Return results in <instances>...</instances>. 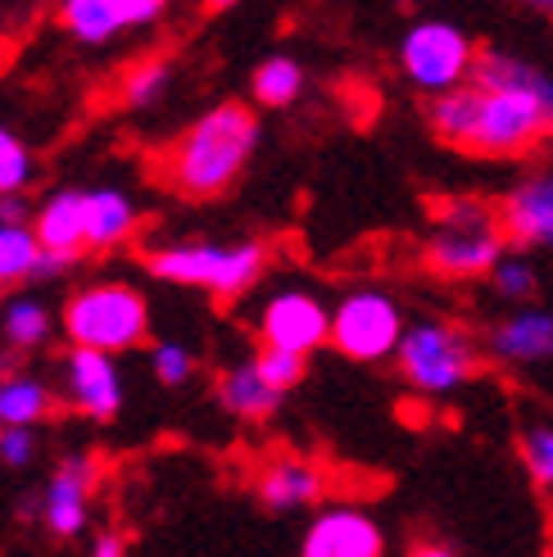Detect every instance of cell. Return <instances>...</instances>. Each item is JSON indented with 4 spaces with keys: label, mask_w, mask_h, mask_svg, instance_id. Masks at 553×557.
Instances as JSON below:
<instances>
[{
    "label": "cell",
    "mask_w": 553,
    "mask_h": 557,
    "mask_svg": "<svg viewBox=\"0 0 553 557\" xmlns=\"http://www.w3.org/2000/svg\"><path fill=\"white\" fill-rule=\"evenodd\" d=\"M427 123L440 141L463 154L521 159L553 136V109L531 91L463 82L445 96H431Z\"/></svg>",
    "instance_id": "6da1fadb"
},
{
    "label": "cell",
    "mask_w": 553,
    "mask_h": 557,
    "mask_svg": "<svg viewBox=\"0 0 553 557\" xmlns=\"http://www.w3.org/2000/svg\"><path fill=\"white\" fill-rule=\"evenodd\" d=\"M259 146V119L245 104L228 100L200 114L163 154V177L186 200H213L223 195L250 163Z\"/></svg>",
    "instance_id": "7a4b0ae2"
},
{
    "label": "cell",
    "mask_w": 553,
    "mask_h": 557,
    "mask_svg": "<svg viewBox=\"0 0 553 557\" xmlns=\"http://www.w3.org/2000/svg\"><path fill=\"white\" fill-rule=\"evenodd\" d=\"M508 245L513 240L500 209H490L486 200H450L435 213L422 259L440 282H477V276H490V268L508 255Z\"/></svg>",
    "instance_id": "3957f363"
},
{
    "label": "cell",
    "mask_w": 553,
    "mask_h": 557,
    "mask_svg": "<svg viewBox=\"0 0 553 557\" xmlns=\"http://www.w3.org/2000/svg\"><path fill=\"white\" fill-rule=\"evenodd\" d=\"M268 263V249L259 240H241V245H213V240H182V245H163L146 255V268L159 282L173 286H196L218 299H236L250 290Z\"/></svg>",
    "instance_id": "277c9868"
},
{
    "label": "cell",
    "mask_w": 553,
    "mask_h": 557,
    "mask_svg": "<svg viewBox=\"0 0 553 557\" xmlns=\"http://www.w3.org/2000/svg\"><path fill=\"white\" fill-rule=\"evenodd\" d=\"M395 363H400V376L408 381V389L431 395V399H445V395H458L463 385L477 381L481 349L463 326L427 318V322H413L404 331V341L395 349Z\"/></svg>",
    "instance_id": "5b68a950"
},
{
    "label": "cell",
    "mask_w": 553,
    "mask_h": 557,
    "mask_svg": "<svg viewBox=\"0 0 553 557\" xmlns=\"http://www.w3.org/2000/svg\"><path fill=\"white\" fill-rule=\"evenodd\" d=\"M64 336L73 345H91V349H109L123 354L132 345L146 341L150 331V304L142 299V290H132L123 282H96L87 290H77L64 304Z\"/></svg>",
    "instance_id": "8992f818"
},
{
    "label": "cell",
    "mask_w": 553,
    "mask_h": 557,
    "mask_svg": "<svg viewBox=\"0 0 553 557\" xmlns=\"http://www.w3.org/2000/svg\"><path fill=\"white\" fill-rule=\"evenodd\" d=\"M477 46L450 18H418L400 37V73L408 77V87H418L427 96H445L463 82H472L477 69Z\"/></svg>",
    "instance_id": "52a82bcc"
},
{
    "label": "cell",
    "mask_w": 553,
    "mask_h": 557,
    "mask_svg": "<svg viewBox=\"0 0 553 557\" xmlns=\"http://www.w3.org/2000/svg\"><path fill=\"white\" fill-rule=\"evenodd\" d=\"M404 331L408 322H404L400 299L372 286L349 290L331 309V349L354 358V363H385V358H395Z\"/></svg>",
    "instance_id": "ba28073f"
},
{
    "label": "cell",
    "mask_w": 553,
    "mask_h": 557,
    "mask_svg": "<svg viewBox=\"0 0 553 557\" xmlns=\"http://www.w3.org/2000/svg\"><path fill=\"white\" fill-rule=\"evenodd\" d=\"M259 336H263V345L314 354V349L331 345V309L314 290H299V286L276 290V295H268L263 313H259Z\"/></svg>",
    "instance_id": "9c48e42d"
},
{
    "label": "cell",
    "mask_w": 553,
    "mask_h": 557,
    "mask_svg": "<svg viewBox=\"0 0 553 557\" xmlns=\"http://www.w3.org/2000/svg\"><path fill=\"white\" fill-rule=\"evenodd\" d=\"M299 557H385V531L368 508H322L299 540Z\"/></svg>",
    "instance_id": "30bf717a"
},
{
    "label": "cell",
    "mask_w": 553,
    "mask_h": 557,
    "mask_svg": "<svg viewBox=\"0 0 553 557\" xmlns=\"http://www.w3.org/2000/svg\"><path fill=\"white\" fill-rule=\"evenodd\" d=\"M169 0H60V27L82 46H109L132 27L163 18Z\"/></svg>",
    "instance_id": "8fae6325"
},
{
    "label": "cell",
    "mask_w": 553,
    "mask_h": 557,
    "mask_svg": "<svg viewBox=\"0 0 553 557\" xmlns=\"http://www.w3.org/2000/svg\"><path fill=\"white\" fill-rule=\"evenodd\" d=\"M64 395L77 412L109 422L123 408V372L114 363L109 349H91V345H73L64 354Z\"/></svg>",
    "instance_id": "7c38bea8"
},
{
    "label": "cell",
    "mask_w": 553,
    "mask_h": 557,
    "mask_svg": "<svg viewBox=\"0 0 553 557\" xmlns=\"http://www.w3.org/2000/svg\"><path fill=\"white\" fill-rule=\"evenodd\" d=\"M490 358L504 368H540L553 363V309L540 304H517L508 318H500L486 336Z\"/></svg>",
    "instance_id": "4fadbf2b"
},
{
    "label": "cell",
    "mask_w": 553,
    "mask_h": 557,
    "mask_svg": "<svg viewBox=\"0 0 553 557\" xmlns=\"http://www.w3.org/2000/svg\"><path fill=\"white\" fill-rule=\"evenodd\" d=\"M504 232L517 249H553V169L527 173L500 200Z\"/></svg>",
    "instance_id": "5bb4252c"
},
{
    "label": "cell",
    "mask_w": 553,
    "mask_h": 557,
    "mask_svg": "<svg viewBox=\"0 0 553 557\" xmlns=\"http://www.w3.org/2000/svg\"><path fill=\"white\" fill-rule=\"evenodd\" d=\"M91 485H96V462L91 458H64L54 467V476L46 485L41 498V517H46V531L54 540H73L82 525H87L91 512Z\"/></svg>",
    "instance_id": "9a60e30c"
},
{
    "label": "cell",
    "mask_w": 553,
    "mask_h": 557,
    "mask_svg": "<svg viewBox=\"0 0 553 557\" xmlns=\"http://www.w3.org/2000/svg\"><path fill=\"white\" fill-rule=\"evenodd\" d=\"M33 232L41 240V249H54V255L82 259L91 255L87 245V190L82 186H64L41 200V209L33 213Z\"/></svg>",
    "instance_id": "2e32d148"
},
{
    "label": "cell",
    "mask_w": 553,
    "mask_h": 557,
    "mask_svg": "<svg viewBox=\"0 0 553 557\" xmlns=\"http://www.w3.org/2000/svg\"><path fill=\"white\" fill-rule=\"evenodd\" d=\"M322 490H327V476L304 458H276V462L263 467V476H259V498L272 512L309 508L322 498Z\"/></svg>",
    "instance_id": "e0dca14e"
},
{
    "label": "cell",
    "mask_w": 553,
    "mask_h": 557,
    "mask_svg": "<svg viewBox=\"0 0 553 557\" xmlns=\"http://www.w3.org/2000/svg\"><path fill=\"white\" fill-rule=\"evenodd\" d=\"M282 395L286 389H276L255 368V358L232 368V372H223V381H218V404H223L232 417H241V422H268V417L282 408Z\"/></svg>",
    "instance_id": "ac0fdd59"
},
{
    "label": "cell",
    "mask_w": 553,
    "mask_h": 557,
    "mask_svg": "<svg viewBox=\"0 0 553 557\" xmlns=\"http://www.w3.org/2000/svg\"><path fill=\"white\" fill-rule=\"evenodd\" d=\"M472 82H481V87H508V91H531L540 96L549 109H553V77L531 64L527 54H513V50H500L490 46L477 54V69H472Z\"/></svg>",
    "instance_id": "d6986e66"
},
{
    "label": "cell",
    "mask_w": 553,
    "mask_h": 557,
    "mask_svg": "<svg viewBox=\"0 0 553 557\" xmlns=\"http://www.w3.org/2000/svg\"><path fill=\"white\" fill-rule=\"evenodd\" d=\"M136 232V205L119 186H91L87 190V245L114 249Z\"/></svg>",
    "instance_id": "ffe728a7"
},
{
    "label": "cell",
    "mask_w": 553,
    "mask_h": 557,
    "mask_svg": "<svg viewBox=\"0 0 553 557\" xmlns=\"http://www.w3.org/2000/svg\"><path fill=\"white\" fill-rule=\"evenodd\" d=\"M41 263V240L33 222H0V290L37 276Z\"/></svg>",
    "instance_id": "44dd1931"
},
{
    "label": "cell",
    "mask_w": 553,
    "mask_h": 557,
    "mask_svg": "<svg viewBox=\"0 0 553 557\" xmlns=\"http://www.w3.org/2000/svg\"><path fill=\"white\" fill-rule=\"evenodd\" d=\"M50 408H54V395L46 389V381H37V376L0 381V417H5L10 426H37L50 417Z\"/></svg>",
    "instance_id": "7402d4cb"
},
{
    "label": "cell",
    "mask_w": 553,
    "mask_h": 557,
    "mask_svg": "<svg viewBox=\"0 0 553 557\" xmlns=\"http://www.w3.org/2000/svg\"><path fill=\"white\" fill-rule=\"evenodd\" d=\"M250 91L263 109H286L299 100L304 91V69L299 60H291V54H272V60H263L255 69V82H250Z\"/></svg>",
    "instance_id": "603a6c76"
},
{
    "label": "cell",
    "mask_w": 553,
    "mask_h": 557,
    "mask_svg": "<svg viewBox=\"0 0 553 557\" xmlns=\"http://www.w3.org/2000/svg\"><path fill=\"white\" fill-rule=\"evenodd\" d=\"M0 331H5V341L14 349H41L50 341V313H46V304L33 299V295L10 299L5 309H0Z\"/></svg>",
    "instance_id": "cb8c5ba5"
},
{
    "label": "cell",
    "mask_w": 553,
    "mask_h": 557,
    "mask_svg": "<svg viewBox=\"0 0 553 557\" xmlns=\"http://www.w3.org/2000/svg\"><path fill=\"white\" fill-rule=\"evenodd\" d=\"M490 286L504 304H531L536 290H540V272H536V263L527 255L508 249V255L490 268Z\"/></svg>",
    "instance_id": "d4e9b609"
},
{
    "label": "cell",
    "mask_w": 553,
    "mask_h": 557,
    "mask_svg": "<svg viewBox=\"0 0 553 557\" xmlns=\"http://www.w3.org/2000/svg\"><path fill=\"white\" fill-rule=\"evenodd\" d=\"M169 87H173V64L169 60H142L123 82V100L132 109H155L163 96H169Z\"/></svg>",
    "instance_id": "484cf974"
},
{
    "label": "cell",
    "mask_w": 553,
    "mask_h": 557,
    "mask_svg": "<svg viewBox=\"0 0 553 557\" xmlns=\"http://www.w3.org/2000/svg\"><path fill=\"white\" fill-rule=\"evenodd\" d=\"M521 462H527L540 494L553 498V426L549 422H536L521 431Z\"/></svg>",
    "instance_id": "4316f807"
},
{
    "label": "cell",
    "mask_w": 553,
    "mask_h": 557,
    "mask_svg": "<svg viewBox=\"0 0 553 557\" xmlns=\"http://www.w3.org/2000/svg\"><path fill=\"white\" fill-rule=\"evenodd\" d=\"M33 186V154L10 127H0V195H23Z\"/></svg>",
    "instance_id": "83f0119b"
},
{
    "label": "cell",
    "mask_w": 553,
    "mask_h": 557,
    "mask_svg": "<svg viewBox=\"0 0 553 557\" xmlns=\"http://www.w3.org/2000/svg\"><path fill=\"white\" fill-rule=\"evenodd\" d=\"M304 363H309V354H295V349H282V345H263L255 354V368L276 385V389H295L304 381Z\"/></svg>",
    "instance_id": "f1b7e54d"
},
{
    "label": "cell",
    "mask_w": 553,
    "mask_h": 557,
    "mask_svg": "<svg viewBox=\"0 0 553 557\" xmlns=\"http://www.w3.org/2000/svg\"><path fill=\"white\" fill-rule=\"evenodd\" d=\"M150 368H155L159 385H186L191 372H196V358H191V349H182V345H155Z\"/></svg>",
    "instance_id": "f546056e"
},
{
    "label": "cell",
    "mask_w": 553,
    "mask_h": 557,
    "mask_svg": "<svg viewBox=\"0 0 553 557\" xmlns=\"http://www.w3.org/2000/svg\"><path fill=\"white\" fill-rule=\"evenodd\" d=\"M37 458V435L33 426H0V462L5 467H27Z\"/></svg>",
    "instance_id": "4dcf8cb0"
},
{
    "label": "cell",
    "mask_w": 553,
    "mask_h": 557,
    "mask_svg": "<svg viewBox=\"0 0 553 557\" xmlns=\"http://www.w3.org/2000/svg\"><path fill=\"white\" fill-rule=\"evenodd\" d=\"M0 222H33V209H27L23 195H0Z\"/></svg>",
    "instance_id": "1f68e13d"
},
{
    "label": "cell",
    "mask_w": 553,
    "mask_h": 557,
    "mask_svg": "<svg viewBox=\"0 0 553 557\" xmlns=\"http://www.w3.org/2000/svg\"><path fill=\"white\" fill-rule=\"evenodd\" d=\"M91 557H123V540L119 535H100L96 548H91Z\"/></svg>",
    "instance_id": "d6a6232c"
},
{
    "label": "cell",
    "mask_w": 553,
    "mask_h": 557,
    "mask_svg": "<svg viewBox=\"0 0 553 557\" xmlns=\"http://www.w3.org/2000/svg\"><path fill=\"white\" fill-rule=\"evenodd\" d=\"M408 557H458V553L445 544H418V548H408Z\"/></svg>",
    "instance_id": "836d02e7"
},
{
    "label": "cell",
    "mask_w": 553,
    "mask_h": 557,
    "mask_svg": "<svg viewBox=\"0 0 553 557\" xmlns=\"http://www.w3.org/2000/svg\"><path fill=\"white\" fill-rule=\"evenodd\" d=\"M232 5H241V0H205V10H213V14H223V10H232Z\"/></svg>",
    "instance_id": "e575fe53"
},
{
    "label": "cell",
    "mask_w": 553,
    "mask_h": 557,
    "mask_svg": "<svg viewBox=\"0 0 553 557\" xmlns=\"http://www.w3.org/2000/svg\"><path fill=\"white\" fill-rule=\"evenodd\" d=\"M527 10H540V14H553V0H521Z\"/></svg>",
    "instance_id": "d590c367"
},
{
    "label": "cell",
    "mask_w": 553,
    "mask_h": 557,
    "mask_svg": "<svg viewBox=\"0 0 553 557\" xmlns=\"http://www.w3.org/2000/svg\"><path fill=\"white\" fill-rule=\"evenodd\" d=\"M544 557H553V548H549V553H544Z\"/></svg>",
    "instance_id": "8d00e7d4"
},
{
    "label": "cell",
    "mask_w": 553,
    "mask_h": 557,
    "mask_svg": "<svg viewBox=\"0 0 553 557\" xmlns=\"http://www.w3.org/2000/svg\"><path fill=\"white\" fill-rule=\"evenodd\" d=\"M0 426H5V417H0Z\"/></svg>",
    "instance_id": "74e56055"
}]
</instances>
